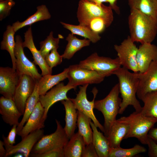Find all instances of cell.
Returning a JSON list of instances; mask_svg holds the SVG:
<instances>
[{
  "instance_id": "1",
  "label": "cell",
  "mask_w": 157,
  "mask_h": 157,
  "mask_svg": "<svg viewBox=\"0 0 157 157\" xmlns=\"http://www.w3.org/2000/svg\"><path fill=\"white\" fill-rule=\"evenodd\" d=\"M129 35L134 42L151 43L157 34V21L138 10L130 9L128 18Z\"/></svg>"
},
{
  "instance_id": "2",
  "label": "cell",
  "mask_w": 157,
  "mask_h": 157,
  "mask_svg": "<svg viewBox=\"0 0 157 157\" xmlns=\"http://www.w3.org/2000/svg\"><path fill=\"white\" fill-rule=\"evenodd\" d=\"M136 73L122 66L113 73L118 78L122 98L118 114H122L129 106H132L136 112L141 111L142 107L136 96L139 83Z\"/></svg>"
},
{
  "instance_id": "3",
  "label": "cell",
  "mask_w": 157,
  "mask_h": 157,
  "mask_svg": "<svg viewBox=\"0 0 157 157\" xmlns=\"http://www.w3.org/2000/svg\"><path fill=\"white\" fill-rule=\"evenodd\" d=\"M120 94L118 83L112 88L108 94L104 98L95 101L94 108L100 111L104 118V135L107 137L110 127L117 119L122 102L119 97Z\"/></svg>"
},
{
  "instance_id": "4",
  "label": "cell",
  "mask_w": 157,
  "mask_h": 157,
  "mask_svg": "<svg viewBox=\"0 0 157 157\" xmlns=\"http://www.w3.org/2000/svg\"><path fill=\"white\" fill-rule=\"evenodd\" d=\"M119 119L129 125V130L124 140L135 138L145 145L148 143L149 131L157 122V118L144 116L141 112L136 111L128 116L122 117Z\"/></svg>"
},
{
  "instance_id": "5",
  "label": "cell",
  "mask_w": 157,
  "mask_h": 157,
  "mask_svg": "<svg viewBox=\"0 0 157 157\" xmlns=\"http://www.w3.org/2000/svg\"><path fill=\"white\" fill-rule=\"evenodd\" d=\"M77 17L79 24L85 26L93 18H101L104 21L106 27L111 24L114 19L113 9L109 6L103 4L99 6L91 0L79 1Z\"/></svg>"
},
{
  "instance_id": "6",
  "label": "cell",
  "mask_w": 157,
  "mask_h": 157,
  "mask_svg": "<svg viewBox=\"0 0 157 157\" xmlns=\"http://www.w3.org/2000/svg\"><path fill=\"white\" fill-rule=\"evenodd\" d=\"M81 67L94 71L105 77L113 74L122 66L118 57L114 59L100 56L94 52L78 64Z\"/></svg>"
},
{
  "instance_id": "7",
  "label": "cell",
  "mask_w": 157,
  "mask_h": 157,
  "mask_svg": "<svg viewBox=\"0 0 157 157\" xmlns=\"http://www.w3.org/2000/svg\"><path fill=\"white\" fill-rule=\"evenodd\" d=\"M57 128L53 133L44 135L35 144L31 154H40L63 148L69 140L60 122L56 119Z\"/></svg>"
},
{
  "instance_id": "8",
  "label": "cell",
  "mask_w": 157,
  "mask_h": 157,
  "mask_svg": "<svg viewBox=\"0 0 157 157\" xmlns=\"http://www.w3.org/2000/svg\"><path fill=\"white\" fill-rule=\"evenodd\" d=\"M68 68L67 84L74 89L78 86L100 83L105 78L94 71L81 67L78 64L71 65Z\"/></svg>"
},
{
  "instance_id": "9",
  "label": "cell",
  "mask_w": 157,
  "mask_h": 157,
  "mask_svg": "<svg viewBox=\"0 0 157 157\" xmlns=\"http://www.w3.org/2000/svg\"><path fill=\"white\" fill-rule=\"evenodd\" d=\"M89 84L79 86V90L74 98H70L76 110L84 114L91 119L95 125L103 133L104 132L102 126L96 118L93 112L95 99L98 92V90L94 88L92 92L94 97L93 100L90 101L87 98L86 90Z\"/></svg>"
},
{
  "instance_id": "10",
  "label": "cell",
  "mask_w": 157,
  "mask_h": 157,
  "mask_svg": "<svg viewBox=\"0 0 157 157\" xmlns=\"http://www.w3.org/2000/svg\"><path fill=\"white\" fill-rule=\"evenodd\" d=\"M114 48L122 66L134 72H139L137 61L138 48L129 35L120 44L115 45Z\"/></svg>"
},
{
  "instance_id": "11",
  "label": "cell",
  "mask_w": 157,
  "mask_h": 157,
  "mask_svg": "<svg viewBox=\"0 0 157 157\" xmlns=\"http://www.w3.org/2000/svg\"><path fill=\"white\" fill-rule=\"evenodd\" d=\"M15 55L16 58V71L20 76L24 74L30 76L36 80H38L42 76L38 72L35 65L30 61L25 56L22 39L20 35L16 36Z\"/></svg>"
},
{
  "instance_id": "12",
  "label": "cell",
  "mask_w": 157,
  "mask_h": 157,
  "mask_svg": "<svg viewBox=\"0 0 157 157\" xmlns=\"http://www.w3.org/2000/svg\"><path fill=\"white\" fill-rule=\"evenodd\" d=\"M44 135L43 129L37 130L22 139L19 142L15 145L9 144L6 140V137L3 135V141L6 151V157L17 153L22 154L25 157L29 156L34 145Z\"/></svg>"
},
{
  "instance_id": "13",
  "label": "cell",
  "mask_w": 157,
  "mask_h": 157,
  "mask_svg": "<svg viewBox=\"0 0 157 157\" xmlns=\"http://www.w3.org/2000/svg\"><path fill=\"white\" fill-rule=\"evenodd\" d=\"M139 83L136 95L141 100L147 94L157 91V60L153 61L147 70L136 73Z\"/></svg>"
},
{
  "instance_id": "14",
  "label": "cell",
  "mask_w": 157,
  "mask_h": 157,
  "mask_svg": "<svg viewBox=\"0 0 157 157\" xmlns=\"http://www.w3.org/2000/svg\"><path fill=\"white\" fill-rule=\"evenodd\" d=\"M36 81L27 75L24 74L20 76L13 100L22 115L24 113L26 102L34 91Z\"/></svg>"
},
{
  "instance_id": "15",
  "label": "cell",
  "mask_w": 157,
  "mask_h": 157,
  "mask_svg": "<svg viewBox=\"0 0 157 157\" xmlns=\"http://www.w3.org/2000/svg\"><path fill=\"white\" fill-rule=\"evenodd\" d=\"M74 89L73 87L67 84L65 85L63 82H60L44 94L40 95L39 101L44 109L43 120L44 122L47 117L50 108L58 101L69 99L67 96L68 92Z\"/></svg>"
},
{
  "instance_id": "16",
  "label": "cell",
  "mask_w": 157,
  "mask_h": 157,
  "mask_svg": "<svg viewBox=\"0 0 157 157\" xmlns=\"http://www.w3.org/2000/svg\"><path fill=\"white\" fill-rule=\"evenodd\" d=\"M20 76L16 69L9 67H0V93L13 100Z\"/></svg>"
},
{
  "instance_id": "17",
  "label": "cell",
  "mask_w": 157,
  "mask_h": 157,
  "mask_svg": "<svg viewBox=\"0 0 157 157\" xmlns=\"http://www.w3.org/2000/svg\"><path fill=\"white\" fill-rule=\"evenodd\" d=\"M23 45L24 48H28L31 51L34 60L33 62L39 66L41 70L42 76L52 74V69L47 64L44 58L35 45L31 26L24 33Z\"/></svg>"
},
{
  "instance_id": "18",
  "label": "cell",
  "mask_w": 157,
  "mask_h": 157,
  "mask_svg": "<svg viewBox=\"0 0 157 157\" xmlns=\"http://www.w3.org/2000/svg\"><path fill=\"white\" fill-rule=\"evenodd\" d=\"M44 108L39 101L21 130L17 133L22 139L31 132L44 127Z\"/></svg>"
},
{
  "instance_id": "19",
  "label": "cell",
  "mask_w": 157,
  "mask_h": 157,
  "mask_svg": "<svg viewBox=\"0 0 157 157\" xmlns=\"http://www.w3.org/2000/svg\"><path fill=\"white\" fill-rule=\"evenodd\" d=\"M156 60L157 46L151 43H144L139 46L137 54L139 72H145L151 63Z\"/></svg>"
},
{
  "instance_id": "20",
  "label": "cell",
  "mask_w": 157,
  "mask_h": 157,
  "mask_svg": "<svg viewBox=\"0 0 157 157\" xmlns=\"http://www.w3.org/2000/svg\"><path fill=\"white\" fill-rule=\"evenodd\" d=\"M0 114L3 121L10 126H17L19 119L22 115L13 99L3 96L0 98Z\"/></svg>"
},
{
  "instance_id": "21",
  "label": "cell",
  "mask_w": 157,
  "mask_h": 157,
  "mask_svg": "<svg viewBox=\"0 0 157 157\" xmlns=\"http://www.w3.org/2000/svg\"><path fill=\"white\" fill-rule=\"evenodd\" d=\"M129 125L126 122L116 119L111 126L107 137L110 148L120 147L122 140L127 133Z\"/></svg>"
},
{
  "instance_id": "22",
  "label": "cell",
  "mask_w": 157,
  "mask_h": 157,
  "mask_svg": "<svg viewBox=\"0 0 157 157\" xmlns=\"http://www.w3.org/2000/svg\"><path fill=\"white\" fill-rule=\"evenodd\" d=\"M61 102L64 106L65 111V125L64 129L69 139L75 133L77 122V112L70 98L61 101Z\"/></svg>"
},
{
  "instance_id": "23",
  "label": "cell",
  "mask_w": 157,
  "mask_h": 157,
  "mask_svg": "<svg viewBox=\"0 0 157 157\" xmlns=\"http://www.w3.org/2000/svg\"><path fill=\"white\" fill-rule=\"evenodd\" d=\"M68 68L61 72L54 75L47 74L42 76L38 80V92L40 95L44 94L51 88L67 78Z\"/></svg>"
},
{
  "instance_id": "24",
  "label": "cell",
  "mask_w": 157,
  "mask_h": 157,
  "mask_svg": "<svg viewBox=\"0 0 157 157\" xmlns=\"http://www.w3.org/2000/svg\"><path fill=\"white\" fill-rule=\"evenodd\" d=\"M91 120L90 124L92 130L93 143L98 157H108L110 149L107 137L99 131L97 127Z\"/></svg>"
},
{
  "instance_id": "25",
  "label": "cell",
  "mask_w": 157,
  "mask_h": 157,
  "mask_svg": "<svg viewBox=\"0 0 157 157\" xmlns=\"http://www.w3.org/2000/svg\"><path fill=\"white\" fill-rule=\"evenodd\" d=\"M86 144L80 133H75L63 148L64 157H81Z\"/></svg>"
},
{
  "instance_id": "26",
  "label": "cell",
  "mask_w": 157,
  "mask_h": 157,
  "mask_svg": "<svg viewBox=\"0 0 157 157\" xmlns=\"http://www.w3.org/2000/svg\"><path fill=\"white\" fill-rule=\"evenodd\" d=\"M36 12L22 22L18 21L14 23L12 26L16 32L19 29L27 26H30L38 22L48 20L51 17L49 10L45 5L38 6Z\"/></svg>"
},
{
  "instance_id": "27",
  "label": "cell",
  "mask_w": 157,
  "mask_h": 157,
  "mask_svg": "<svg viewBox=\"0 0 157 157\" xmlns=\"http://www.w3.org/2000/svg\"><path fill=\"white\" fill-rule=\"evenodd\" d=\"M130 9L135 10L157 21V0H127Z\"/></svg>"
},
{
  "instance_id": "28",
  "label": "cell",
  "mask_w": 157,
  "mask_h": 157,
  "mask_svg": "<svg viewBox=\"0 0 157 157\" xmlns=\"http://www.w3.org/2000/svg\"><path fill=\"white\" fill-rule=\"evenodd\" d=\"M66 40L68 43L62 55L63 58L68 60L71 59L77 52L83 48L89 46L91 42L86 38L79 39L72 33L68 35Z\"/></svg>"
},
{
  "instance_id": "29",
  "label": "cell",
  "mask_w": 157,
  "mask_h": 157,
  "mask_svg": "<svg viewBox=\"0 0 157 157\" xmlns=\"http://www.w3.org/2000/svg\"><path fill=\"white\" fill-rule=\"evenodd\" d=\"M12 25L7 26L3 33V39L1 42V49L7 51L9 53L12 63V67L16 69V58L15 55V41L14 35L15 33Z\"/></svg>"
},
{
  "instance_id": "30",
  "label": "cell",
  "mask_w": 157,
  "mask_h": 157,
  "mask_svg": "<svg viewBox=\"0 0 157 157\" xmlns=\"http://www.w3.org/2000/svg\"><path fill=\"white\" fill-rule=\"evenodd\" d=\"M77 112L78 132L82 136L85 144L87 145L92 142L93 132L90 124L91 119L81 112Z\"/></svg>"
},
{
  "instance_id": "31",
  "label": "cell",
  "mask_w": 157,
  "mask_h": 157,
  "mask_svg": "<svg viewBox=\"0 0 157 157\" xmlns=\"http://www.w3.org/2000/svg\"><path fill=\"white\" fill-rule=\"evenodd\" d=\"M60 23L64 28L70 31L72 34L83 37L93 43H96L101 38L99 34L94 32L86 26L80 24L72 25L63 22H60Z\"/></svg>"
},
{
  "instance_id": "32",
  "label": "cell",
  "mask_w": 157,
  "mask_h": 157,
  "mask_svg": "<svg viewBox=\"0 0 157 157\" xmlns=\"http://www.w3.org/2000/svg\"><path fill=\"white\" fill-rule=\"evenodd\" d=\"M40 96L38 92V80H36L34 91L26 102L23 117L17 126V133L21 130L34 110L37 104L39 101Z\"/></svg>"
},
{
  "instance_id": "33",
  "label": "cell",
  "mask_w": 157,
  "mask_h": 157,
  "mask_svg": "<svg viewBox=\"0 0 157 157\" xmlns=\"http://www.w3.org/2000/svg\"><path fill=\"white\" fill-rule=\"evenodd\" d=\"M141 100L144 103L141 113L144 116L157 119V91L147 94Z\"/></svg>"
},
{
  "instance_id": "34",
  "label": "cell",
  "mask_w": 157,
  "mask_h": 157,
  "mask_svg": "<svg viewBox=\"0 0 157 157\" xmlns=\"http://www.w3.org/2000/svg\"><path fill=\"white\" fill-rule=\"evenodd\" d=\"M146 151L145 148L138 144H136L133 147L128 149L123 148L121 147L110 148L108 157H133Z\"/></svg>"
},
{
  "instance_id": "35",
  "label": "cell",
  "mask_w": 157,
  "mask_h": 157,
  "mask_svg": "<svg viewBox=\"0 0 157 157\" xmlns=\"http://www.w3.org/2000/svg\"><path fill=\"white\" fill-rule=\"evenodd\" d=\"M62 37L59 35L58 38H54L53 32L51 31L44 40L40 42L39 51L44 59L52 50L59 48L60 39Z\"/></svg>"
},
{
  "instance_id": "36",
  "label": "cell",
  "mask_w": 157,
  "mask_h": 157,
  "mask_svg": "<svg viewBox=\"0 0 157 157\" xmlns=\"http://www.w3.org/2000/svg\"><path fill=\"white\" fill-rule=\"evenodd\" d=\"M57 50V49L52 50L45 58L47 64L52 69L62 62L63 56L60 55Z\"/></svg>"
},
{
  "instance_id": "37",
  "label": "cell",
  "mask_w": 157,
  "mask_h": 157,
  "mask_svg": "<svg viewBox=\"0 0 157 157\" xmlns=\"http://www.w3.org/2000/svg\"><path fill=\"white\" fill-rule=\"evenodd\" d=\"M85 26L94 32L99 34L103 32L106 27L105 23L102 18L96 17L91 19Z\"/></svg>"
},
{
  "instance_id": "38",
  "label": "cell",
  "mask_w": 157,
  "mask_h": 157,
  "mask_svg": "<svg viewBox=\"0 0 157 157\" xmlns=\"http://www.w3.org/2000/svg\"><path fill=\"white\" fill-rule=\"evenodd\" d=\"M13 0H0V20L2 21L9 15L12 8L15 6Z\"/></svg>"
},
{
  "instance_id": "39",
  "label": "cell",
  "mask_w": 157,
  "mask_h": 157,
  "mask_svg": "<svg viewBox=\"0 0 157 157\" xmlns=\"http://www.w3.org/2000/svg\"><path fill=\"white\" fill-rule=\"evenodd\" d=\"M33 157H64L63 148L56 149L40 154H31Z\"/></svg>"
},
{
  "instance_id": "40",
  "label": "cell",
  "mask_w": 157,
  "mask_h": 157,
  "mask_svg": "<svg viewBox=\"0 0 157 157\" xmlns=\"http://www.w3.org/2000/svg\"><path fill=\"white\" fill-rule=\"evenodd\" d=\"M82 157H98L92 142L85 145L83 151Z\"/></svg>"
},
{
  "instance_id": "41",
  "label": "cell",
  "mask_w": 157,
  "mask_h": 157,
  "mask_svg": "<svg viewBox=\"0 0 157 157\" xmlns=\"http://www.w3.org/2000/svg\"><path fill=\"white\" fill-rule=\"evenodd\" d=\"M148 146V154L150 157H157V144L149 138L147 144Z\"/></svg>"
},
{
  "instance_id": "42",
  "label": "cell",
  "mask_w": 157,
  "mask_h": 157,
  "mask_svg": "<svg viewBox=\"0 0 157 157\" xmlns=\"http://www.w3.org/2000/svg\"><path fill=\"white\" fill-rule=\"evenodd\" d=\"M12 126L8 136L6 137L7 142L11 145H13L15 143L16 137L17 134V125H15Z\"/></svg>"
},
{
  "instance_id": "43",
  "label": "cell",
  "mask_w": 157,
  "mask_h": 157,
  "mask_svg": "<svg viewBox=\"0 0 157 157\" xmlns=\"http://www.w3.org/2000/svg\"><path fill=\"white\" fill-rule=\"evenodd\" d=\"M148 136L157 144V127H152L149 131Z\"/></svg>"
},
{
  "instance_id": "44",
  "label": "cell",
  "mask_w": 157,
  "mask_h": 157,
  "mask_svg": "<svg viewBox=\"0 0 157 157\" xmlns=\"http://www.w3.org/2000/svg\"><path fill=\"white\" fill-rule=\"evenodd\" d=\"M117 0H107V2L109 4V6L118 14L120 13V10L119 7L116 5Z\"/></svg>"
},
{
  "instance_id": "45",
  "label": "cell",
  "mask_w": 157,
  "mask_h": 157,
  "mask_svg": "<svg viewBox=\"0 0 157 157\" xmlns=\"http://www.w3.org/2000/svg\"><path fill=\"white\" fill-rule=\"evenodd\" d=\"M6 151L3 141L0 140V157H6Z\"/></svg>"
},
{
  "instance_id": "46",
  "label": "cell",
  "mask_w": 157,
  "mask_h": 157,
  "mask_svg": "<svg viewBox=\"0 0 157 157\" xmlns=\"http://www.w3.org/2000/svg\"><path fill=\"white\" fill-rule=\"evenodd\" d=\"M97 5L101 6L104 2H107V0H91Z\"/></svg>"
},
{
  "instance_id": "47",
  "label": "cell",
  "mask_w": 157,
  "mask_h": 157,
  "mask_svg": "<svg viewBox=\"0 0 157 157\" xmlns=\"http://www.w3.org/2000/svg\"><path fill=\"white\" fill-rule=\"evenodd\" d=\"M14 157H24V156L23 154L20 153H17L15 154Z\"/></svg>"
}]
</instances>
